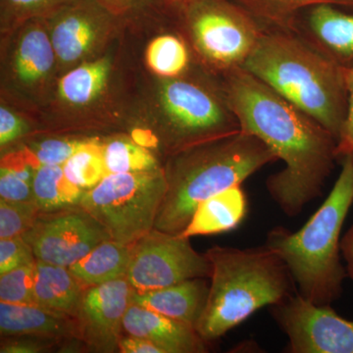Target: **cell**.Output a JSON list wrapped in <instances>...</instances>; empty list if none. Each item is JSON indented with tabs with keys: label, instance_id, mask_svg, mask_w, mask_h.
I'll return each mask as SVG.
<instances>
[{
	"label": "cell",
	"instance_id": "6da1fadb",
	"mask_svg": "<svg viewBox=\"0 0 353 353\" xmlns=\"http://www.w3.org/2000/svg\"><path fill=\"white\" fill-rule=\"evenodd\" d=\"M224 88L241 130L284 162L283 170L267 179L266 188L285 214L296 217L322 196L338 160L336 138L241 67L225 73Z\"/></svg>",
	"mask_w": 353,
	"mask_h": 353
},
{
	"label": "cell",
	"instance_id": "7a4b0ae2",
	"mask_svg": "<svg viewBox=\"0 0 353 353\" xmlns=\"http://www.w3.org/2000/svg\"><path fill=\"white\" fill-rule=\"evenodd\" d=\"M243 68L333 134L347 108L345 68L296 32L264 31Z\"/></svg>",
	"mask_w": 353,
	"mask_h": 353
},
{
	"label": "cell",
	"instance_id": "3957f363",
	"mask_svg": "<svg viewBox=\"0 0 353 353\" xmlns=\"http://www.w3.org/2000/svg\"><path fill=\"white\" fill-rule=\"evenodd\" d=\"M166 169V194L154 229L181 234L202 201L241 185L278 158L263 141L241 130L179 150Z\"/></svg>",
	"mask_w": 353,
	"mask_h": 353
},
{
	"label": "cell",
	"instance_id": "277c9868",
	"mask_svg": "<svg viewBox=\"0 0 353 353\" xmlns=\"http://www.w3.org/2000/svg\"><path fill=\"white\" fill-rule=\"evenodd\" d=\"M340 161L338 180L306 224L296 232L275 227L265 243L288 267L299 294L318 305L336 301L347 277L341 261V233L353 204V159Z\"/></svg>",
	"mask_w": 353,
	"mask_h": 353
},
{
	"label": "cell",
	"instance_id": "5b68a950",
	"mask_svg": "<svg viewBox=\"0 0 353 353\" xmlns=\"http://www.w3.org/2000/svg\"><path fill=\"white\" fill-rule=\"evenodd\" d=\"M212 265L205 308L196 329L204 341L217 340L264 306L294 294L289 269L266 245H215L205 253Z\"/></svg>",
	"mask_w": 353,
	"mask_h": 353
},
{
	"label": "cell",
	"instance_id": "8992f818",
	"mask_svg": "<svg viewBox=\"0 0 353 353\" xmlns=\"http://www.w3.org/2000/svg\"><path fill=\"white\" fill-rule=\"evenodd\" d=\"M166 190L161 168L108 174L85 192L79 205L105 228L111 240L132 245L154 229Z\"/></svg>",
	"mask_w": 353,
	"mask_h": 353
},
{
	"label": "cell",
	"instance_id": "52a82bcc",
	"mask_svg": "<svg viewBox=\"0 0 353 353\" xmlns=\"http://www.w3.org/2000/svg\"><path fill=\"white\" fill-rule=\"evenodd\" d=\"M188 26L197 52L224 73L240 68L264 30L232 0H192Z\"/></svg>",
	"mask_w": 353,
	"mask_h": 353
},
{
	"label": "cell",
	"instance_id": "ba28073f",
	"mask_svg": "<svg viewBox=\"0 0 353 353\" xmlns=\"http://www.w3.org/2000/svg\"><path fill=\"white\" fill-rule=\"evenodd\" d=\"M161 103L179 150L241 131L226 90L215 94L194 81L173 79L162 85Z\"/></svg>",
	"mask_w": 353,
	"mask_h": 353
},
{
	"label": "cell",
	"instance_id": "9c48e42d",
	"mask_svg": "<svg viewBox=\"0 0 353 353\" xmlns=\"http://www.w3.org/2000/svg\"><path fill=\"white\" fill-rule=\"evenodd\" d=\"M212 265L189 239L153 229L132 245L126 278L137 292L170 287L190 279H210Z\"/></svg>",
	"mask_w": 353,
	"mask_h": 353
},
{
	"label": "cell",
	"instance_id": "30bf717a",
	"mask_svg": "<svg viewBox=\"0 0 353 353\" xmlns=\"http://www.w3.org/2000/svg\"><path fill=\"white\" fill-rule=\"evenodd\" d=\"M271 313L289 338L288 352L353 353V321L331 304L318 305L296 292L272 305Z\"/></svg>",
	"mask_w": 353,
	"mask_h": 353
},
{
	"label": "cell",
	"instance_id": "8fae6325",
	"mask_svg": "<svg viewBox=\"0 0 353 353\" xmlns=\"http://www.w3.org/2000/svg\"><path fill=\"white\" fill-rule=\"evenodd\" d=\"M37 260L70 267L102 241L108 232L82 206L41 211L31 229L23 234Z\"/></svg>",
	"mask_w": 353,
	"mask_h": 353
},
{
	"label": "cell",
	"instance_id": "7c38bea8",
	"mask_svg": "<svg viewBox=\"0 0 353 353\" xmlns=\"http://www.w3.org/2000/svg\"><path fill=\"white\" fill-rule=\"evenodd\" d=\"M134 288L126 277L83 290L78 312L79 340L90 352H119L123 319L132 303Z\"/></svg>",
	"mask_w": 353,
	"mask_h": 353
},
{
	"label": "cell",
	"instance_id": "4fadbf2b",
	"mask_svg": "<svg viewBox=\"0 0 353 353\" xmlns=\"http://www.w3.org/2000/svg\"><path fill=\"white\" fill-rule=\"evenodd\" d=\"M341 7L318 6L299 16L296 32L343 68L353 67V12Z\"/></svg>",
	"mask_w": 353,
	"mask_h": 353
},
{
	"label": "cell",
	"instance_id": "5bb4252c",
	"mask_svg": "<svg viewBox=\"0 0 353 353\" xmlns=\"http://www.w3.org/2000/svg\"><path fill=\"white\" fill-rule=\"evenodd\" d=\"M123 332L157 343L164 353H204L208 341L194 327L138 305L130 304L123 319Z\"/></svg>",
	"mask_w": 353,
	"mask_h": 353
},
{
	"label": "cell",
	"instance_id": "9a60e30c",
	"mask_svg": "<svg viewBox=\"0 0 353 353\" xmlns=\"http://www.w3.org/2000/svg\"><path fill=\"white\" fill-rule=\"evenodd\" d=\"M0 334L4 336H37L62 343L80 341L75 319L58 314L37 304L0 301Z\"/></svg>",
	"mask_w": 353,
	"mask_h": 353
},
{
	"label": "cell",
	"instance_id": "2e32d148",
	"mask_svg": "<svg viewBox=\"0 0 353 353\" xmlns=\"http://www.w3.org/2000/svg\"><path fill=\"white\" fill-rule=\"evenodd\" d=\"M208 294L209 287L205 279H190L162 289L145 292L134 290L132 303L196 328L205 308Z\"/></svg>",
	"mask_w": 353,
	"mask_h": 353
},
{
	"label": "cell",
	"instance_id": "e0dca14e",
	"mask_svg": "<svg viewBox=\"0 0 353 353\" xmlns=\"http://www.w3.org/2000/svg\"><path fill=\"white\" fill-rule=\"evenodd\" d=\"M248 212V201L241 185L209 197L197 206L190 224L180 234L190 239L225 233L236 229Z\"/></svg>",
	"mask_w": 353,
	"mask_h": 353
},
{
	"label": "cell",
	"instance_id": "ac0fdd59",
	"mask_svg": "<svg viewBox=\"0 0 353 353\" xmlns=\"http://www.w3.org/2000/svg\"><path fill=\"white\" fill-rule=\"evenodd\" d=\"M85 285L68 267L37 260L34 304L75 319Z\"/></svg>",
	"mask_w": 353,
	"mask_h": 353
},
{
	"label": "cell",
	"instance_id": "d6986e66",
	"mask_svg": "<svg viewBox=\"0 0 353 353\" xmlns=\"http://www.w3.org/2000/svg\"><path fill=\"white\" fill-rule=\"evenodd\" d=\"M131 252L132 245L106 240L68 269L85 287L104 284L126 277Z\"/></svg>",
	"mask_w": 353,
	"mask_h": 353
},
{
	"label": "cell",
	"instance_id": "ffe728a7",
	"mask_svg": "<svg viewBox=\"0 0 353 353\" xmlns=\"http://www.w3.org/2000/svg\"><path fill=\"white\" fill-rule=\"evenodd\" d=\"M256 21L264 31L290 32L299 16L318 6L353 11V0H232Z\"/></svg>",
	"mask_w": 353,
	"mask_h": 353
},
{
	"label": "cell",
	"instance_id": "44dd1931",
	"mask_svg": "<svg viewBox=\"0 0 353 353\" xmlns=\"http://www.w3.org/2000/svg\"><path fill=\"white\" fill-rule=\"evenodd\" d=\"M34 199L41 211L78 205L85 194L65 175L62 165H41L32 182Z\"/></svg>",
	"mask_w": 353,
	"mask_h": 353
},
{
	"label": "cell",
	"instance_id": "7402d4cb",
	"mask_svg": "<svg viewBox=\"0 0 353 353\" xmlns=\"http://www.w3.org/2000/svg\"><path fill=\"white\" fill-rule=\"evenodd\" d=\"M55 53L52 41L39 29L31 30L21 39L15 58V69L21 81L32 83L52 68Z\"/></svg>",
	"mask_w": 353,
	"mask_h": 353
},
{
	"label": "cell",
	"instance_id": "603a6c76",
	"mask_svg": "<svg viewBox=\"0 0 353 353\" xmlns=\"http://www.w3.org/2000/svg\"><path fill=\"white\" fill-rule=\"evenodd\" d=\"M95 37L94 26L87 16L69 14L55 25L51 36L57 57L65 63L76 61L90 50Z\"/></svg>",
	"mask_w": 353,
	"mask_h": 353
},
{
	"label": "cell",
	"instance_id": "cb8c5ba5",
	"mask_svg": "<svg viewBox=\"0 0 353 353\" xmlns=\"http://www.w3.org/2000/svg\"><path fill=\"white\" fill-rule=\"evenodd\" d=\"M110 65L108 59L87 63L72 70L60 80L59 94L69 103L83 105L101 92L108 81Z\"/></svg>",
	"mask_w": 353,
	"mask_h": 353
},
{
	"label": "cell",
	"instance_id": "d4e9b609",
	"mask_svg": "<svg viewBox=\"0 0 353 353\" xmlns=\"http://www.w3.org/2000/svg\"><path fill=\"white\" fill-rule=\"evenodd\" d=\"M65 175L83 192L94 189L108 175L103 145L88 141L63 165Z\"/></svg>",
	"mask_w": 353,
	"mask_h": 353
},
{
	"label": "cell",
	"instance_id": "484cf974",
	"mask_svg": "<svg viewBox=\"0 0 353 353\" xmlns=\"http://www.w3.org/2000/svg\"><path fill=\"white\" fill-rule=\"evenodd\" d=\"M146 61L158 75L175 78L189 66V50L180 38L165 34L153 39L148 46Z\"/></svg>",
	"mask_w": 353,
	"mask_h": 353
},
{
	"label": "cell",
	"instance_id": "4316f807",
	"mask_svg": "<svg viewBox=\"0 0 353 353\" xmlns=\"http://www.w3.org/2000/svg\"><path fill=\"white\" fill-rule=\"evenodd\" d=\"M103 152L108 174L137 173L159 168L157 158L134 141L113 139L103 145Z\"/></svg>",
	"mask_w": 353,
	"mask_h": 353
},
{
	"label": "cell",
	"instance_id": "83f0119b",
	"mask_svg": "<svg viewBox=\"0 0 353 353\" xmlns=\"http://www.w3.org/2000/svg\"><path fill=\"white\" fill-rule=\"evenodd\" d=\"M41 213L36 201H8L0 199V239L23 236Z\"/></svg>",
	"mask_w": 353,
	"mask_h": 353
},
{
	"label": "cell",
	"instance_id": "f1b7e54d",
	"mask_svg": "<svg viewBox=\"0 0 353 353\" xmlns=\"http://www.w3.org/2000/svg\"><path fill=\"white\" fill-rule=\"evenodd\" d=\"M36 263L25 265L0 275V301L34 304Z\"/></svg>",
	"mask_w": 353,
	"mask_h": 353
},
{
	"label": "cell",
	"instance_id": "f546056e",
	"mask_svg": "<svg viewBox=\"0 0 353 353\" xmlns=\"http://www.w3.org/2000/svg\"><path fill=\"white\" fill-rule=\"evenodd\" d=\"M88 141L77 139H48L32 143L30 150L36 154L41 164L63 165Z\"/></svg>",
	"mask_w": 353,
	"mask_h": 353
},
{
	"label": "cell",
	"instance_id": "4dcf8cb0",
	"mask_svg": "<svg viewBox=\"0 0 353 353\" xmlns=\"http://www.w3.org/2000/svg\"><path fill=\"white\" fill-rule=\"evenodd\" d=\"M36 262L31 245L23 236L0 239V275Z\"/></svg>",
	"mask_w": 353,
	"mask_h": 353
},
{
	"label": "cell",
	"instance_id": "1f68e13d",
	"mask_svg": "<svg viewBox=\"0 0 353 353\" xmlns=\"http://www.w3.org/2000/svg\"><path fill=\"white\" fill-rule=\"evenodd\" d=\"M62 343L55 339L37 336H15L1 338V353H39L50 352Z\"/></svg>",
	"mask_w": 353,
	"mask_h": 353
},
{
	"label": "cell",
	"instance_id": "d6a6232c",
	"mask_svg": "<svg viewBox=\"0 0 353 353\" xmlns=\"http://www.w3.org/2000/svg\"><path fill=\"white\" fill-rule=\"evenodd\" d=\"M0 199L8 201H34L32 183L0 167Z\"/></svg>",
	"mask_w": 353,
	"mask_h": 353
},
{
	"label": "cell",
	"instance_id": "836d02e7",
	"mask_svg": "<svg viewBox=\"0 0 353 353\" xmlns=\"http://www.w3.org/2000/svg\"><path fill=\"white\" fill-rule=\"evenodd\" d=\"M345 78L347 88V108L345 122L336 141V157L339 161L345 157L353 159V67L345 69Z\"/></svg>",
	"mask_w": 353,
	"mask_h": 353
},
{
	"label": "cell",
	"instance_id": "e575fe53",
	"mask_svg": "<svg viewBox=\"0 0 353 353\" xmlns=\"http://www.w3.org/2000/svg\"><path fill=\"white\" fill-rule=\"evenodd\" d=\"M28 131L27 125L19 117L7 110L0 108V145L4 146Z\"/></svg>",
	"mask_w": 353,
	"mask_h": 353
},
{
	"label": "cell",
	"instance_id": "d590c367",
	"mask_svg": "<svg viewBox=\"0 0 353 353\" xmlns=\"http://www.w3.org/2000/svg\"><path fill=\"white\" fill-rule=\"evenodd\" d=\"M119 352L164 353V350L148 339L128 334V336H123L120 340Z\"/></svg>",
	"mask_w": 353,
	"mask_h": 353
},
{
	"label": "cell",
	"instance_id": "8d00e7d4",
	"mask_svg": "<svg viewBox=\"0 0 353 353\" xmlns=\"http://www.w3.org/2000/svg\"><path fill=\"white\" fill-rule=\"evenodd\" d=\"M341 252L347 262V274L353 281V225L341 241Z\"/></svg>",
	"mask_w": 353,
	"mask_h": 353
},
{
	"label": "cell",
	"instance_id": "74e56055",
	"mask_svg": "<svg viewBox=\"0 0 353 353\" xmlns=\"http://www.w3.org/2000/svg\"><path fill=\"white\" fill-rule=\"evenodd\" d=\"M132 141L138 143L143 148H157L158 145V139L152 132L146 130L137 129L132 132Z\"/></svg>",
	"mask_w": 353,
	"mask_h": 353
},
{
	"label": "cell",
	"instance_id": "f35d334b",
	"mask_svg": "<svg viewBox=\"0 0 353 353\" xmlns=\"http://www.w3.org/2000/svg\"><path fill=\"white\" fill-rule=\"evenodd\" d=\"M9 6L22 10H32L53 3L57 0H6Z\"/></svg>",
	"mask_w": 353,
	"mask_h": 353
},
{
	"label": "cell",
	"instance_id": "ab89813d",
	"mask_svg": "<svg viewBox=\"0 0 353 353\" xmlns=\"http://www.w3.org/2000/svg\"><path fill=\"white\" fill-rule=\"evenodd\" d=\"M176 1L181 2L183 4L189 3V2L192 1V0H176Z\"/></svg>",
	"mask_w": 353,
	"mask_h": 353
}]
</instances>
